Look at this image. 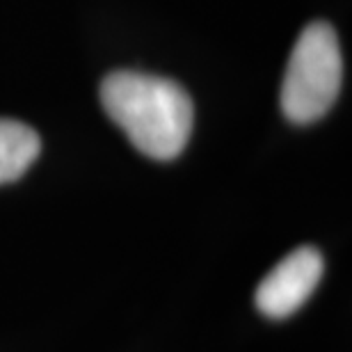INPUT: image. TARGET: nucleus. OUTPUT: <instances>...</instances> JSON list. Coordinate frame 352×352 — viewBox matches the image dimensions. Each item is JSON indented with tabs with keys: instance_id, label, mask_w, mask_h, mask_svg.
Segmentation results:
<instances>
[{
	"instance_id": "obj_1",
	"label": "nucleus",
	"mask_w": 352,
	"mask_h": 352,
	"mask_svg": "<svg viewBox=\"0 0 352 352\" xmlns=\"http://www.w3.org/2000/svg\"><path fill=\"white\" fill-rule=\"evenodd\" d=\"M101 103L144 156L174 160L186 149L195 110L179 82L140 72H112L101 82Z\"/></svg>"
},
{
	"instance_id": "obj_2",
	"label": "nucleus",
	"mask_w": 352,
	"mask_h": 352,
	"mask_svg": "<svg viewBox=\"0 0 352 352\" xmlns=\"http://www.w3.org/2000/svg\"><path fill=\"white\" fill-rule=\"evenodd\" d=\"M341 80L343 60L334 28L314 21L293 46L281 82V110L293 124H311L339 98Z\"/></svg>"
},
{
	"instance_id": "obj_3",
	"label": "nucleus",
	"mask_w": 352,
	"mask_h": 352,
	"mask_svg": "<svg viewBox=\"0 0 352 352\" xmlns=\"http://www.w3.org/2000/svg\"><path fill=\"white\" fill-rule=\"evenodd\" d=\"M322 256L316 248H298L265 274L256 288V307L267 318L281 320L311 298L322 277Z\"/></svg>"
},
{
	"instance_id": "obj_4",
	"label": "nucleus",
	"mask_w": 352,
	"mask_h": 352,
	"mask_svg": "<svg viewBox=\"0 0 352 352\" xmlns=\"http://www.w3.org/2000/svg\"><path fill=\"white\" fill-rule=\"evenodd\" d=\"M41 140L30 126L0 119V186L21 179L37 160Z\"/></svg>"
}]
</instances>
